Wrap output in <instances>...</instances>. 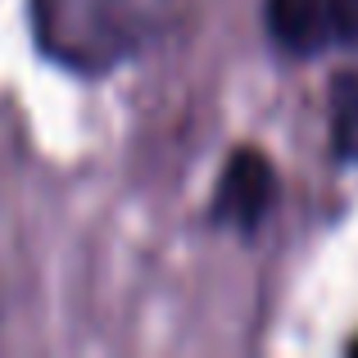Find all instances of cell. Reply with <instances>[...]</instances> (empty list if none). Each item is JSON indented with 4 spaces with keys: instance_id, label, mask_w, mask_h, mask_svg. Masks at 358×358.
<instances>
[{
    "instance_id": "obj_5",
    "label": "cell",
    "mask_w": 358,
    "mask_h": 358,
    "mask_svg": "<svg viewBox=\"0 0 358 358\" xmlns=\"http://www.w3.org/2000/svg\"><path fill=\"white\" fill-rule=\"evenodd\" d=\"M350 350H354V354H358V341H350Z\"/></svg>"
},
{
    "instance_id": "obj_2",
    "label": "cell",
    "mask_w": 358,
    "mask_h": 358,
    "mask_svg": "<svg viewBox=\"0 0 358 358\" xmlns=\"http://www.w3.org/2000/svg\"><path fill=\"white\" fill-rule=\"evenodd\" d=\"M281 209V168L259 141H241L222 155L218 177L204 200V222L254 245Z\"/></svg>"
},
{
    "instance_id": "obj_3",
    "label": "cell",
    "mask_w": 358,
    "mask_h": 358,
    "mask_svg": "<svg viewBox=\"0 0 358 358\" xmlns=\"http://www.w3.org/2000/svg\"><path fill=\"white\" fill-rule=\"evenodd\" d=\"M259 27L290 64L358 55V0H259Z\"/></svg>"
},
{
    "instance_id": "obj_1",
    "label": "cell",
    "mask_w": 358,
    "mask_h": 358,
    "mask_svg": "<svg viewBox=\"0 0 358 358\" xmlns=\"http://www.w3.org/2000/svg\"><path fill=\"white\" fill-rule=\"evenodd\" d=\"M173 23V0H27V36L50 69L105 82L141 64Z\"/></svg>"
},
{
    "instance_id": "obj_4",
    "label": "cell",
    "mask_w": 358,
    "mask_h": 358,
    "mask_svg": "<svg viewBox=\"0 0 358 358\" xmlns=\"http://www.w3.org/2000/svg\"><path fill=\"white\" fill-rule=\"evenodd\" d=\"M327 155L336 168H358V64H345L327 78Z\"/></svg>"
}]
</instances>
